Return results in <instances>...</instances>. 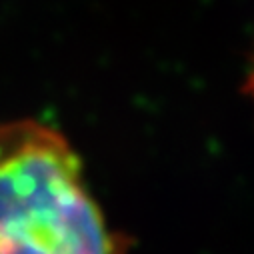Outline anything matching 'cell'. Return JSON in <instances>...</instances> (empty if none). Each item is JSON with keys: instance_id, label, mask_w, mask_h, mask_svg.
I'll use <instances>...</instances> for the list:
<instances>
[{"instance_id": "6da1fadb", "label": "cell", "mask_w": 254, "mask_h": 254, "mask_svg": "<svg viewBox=\"0 0 254 254\" xmlns=\"http://www.w3.org/2000/svg\"><path fill=\"white\" fill-rule=\"evenodd\" d=\"M80 154L38 120L0 122V254H122Z\"/></svg>"}, {"instance_id": "7a4b0ae2", "label": "cell", "mask_w": 254, "mask_h": 254, "mask_svg": "<svg viewBox=\"0 0 254 254\" xmlns=\"http://www.w3.org/2000/svg\"><path fill=\"white\" fill-rule=\"evenodd\" d=\"M244 92H246L248 98L254 102V52H252V62H250V70H248V76H246Z\"/></svg>"}]
</instances>
